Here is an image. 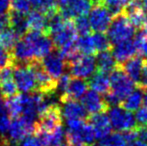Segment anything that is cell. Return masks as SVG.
Returning <instances> with one entry per match:
<instances>
[{
    "instance_id": "6da1fadb",
    "label": "cell",
    "mask_w": 147,
    "mask_h": 146,
    "mask_svg": "<svg viewBox=\"0 0 147 146\" xmlns=\"http://www.w3.org/2000/svg\"><path fill=\"white\" fill-rule=\"evenodd\" d=\"M66 143L70 146H93L96 141L94 132L88 122L81 119L66 120Z\"/></svg>"
},
{
    "instance_id": "7a4b0ae2",
    "label": "cell",
    "mask_w": 147,
    "mask_h": 146,
    "mask_svg": "<svg viewBox=\"0 0 147 146\" xmlns=\"http://www.w3.org/2000/svg\"><path fill=\"white\" fill-rule=\"evenodd\" d=\"M135 29L127 16L122 12L112 18L106 30L107 37L113 46L117 43L130 40L135 34Z\"/></svg>"
},
{
    "instance_id": "3957f363",
    "label": "cell",
    "mask_w": 147,
    "mask_h": 146,
    "mask_svg": "<svg viewBox=\"0 0 147 146\" xmlns=\"http://www.w3.org/2000/svg\"><path fill=\"white\" fill-rule=\"evenodd\" d=\"M110 79V92L113 96L121 104L122 100L128 95L131 91H133L136 87V84L126 75V73L121 69L120 66H117L109 75Z\"/></svg>"
},
{
    "instance_id": "277c9868",
    "label": "cell",
    "mask_w": 147,
    "mask_h": 146,
    "mask_svg": "<svg viewBox=\"0 0 147 146\" xmlns=\"http://www.w3.org/2000/svg\"><path fill=\"white\" fill-rule=\"evenodd\" d=\"M107 111L111 127L116 132H125L137 127L133 113L124 109L120 105L109 107Z\"/></svg>"
},
{
    "instance_id": "5b68a950",
    "label": "cell",
    "mask_w": 147,
    "mask_h": 146,
    "mask_svg": "<svg viewBox=\"0 0 147 146\" xmlns=\"http://www.w3.org/2000/svg\"><path fill=\"white\" fill-rule=\"evenodd\" d=\"M13 78L20 92L31 93L36 91V80L29 63H14Z\"/></svg>"
},
{
    "instance_id": "8992f818",
    "label": "cell",
    "mask_w": 147,
    "mask_h": 146,
    "mask_svg": "<svg viewBox=\"0 0 147 146\" xmlns=\"http://www.w3.org/2000/svg\"><path fill=\"white\" fill-rule=\"evenodd\" d=\"M69 74L74 77L88 79L97 70L94 55H79L67 61Z\"/></svg>"
},
{
    "instance_id": "52a82bcc",
    "label": "cell",
    "mask_w": 147,
    "mask_h": 146,
    "mask_svg": "<svg viewBox=\"0 0 147 146\" xmlns=\"http://www.w3.org/2000/svg\"><path fill=\"white\" fill-rule=\"evenodd\" d=\"M23 38L29 42V44L33 49V52H34L35 59L38 61H41V59L44 58L47 54L52 52L53 47H54L49 35L42 33V32H27L23 36Z\"/></svg>"
},
{
    "instance_id": "ba28073f",
    "label": "cell",
    "mask_w": 147,
    "mask_h": 146,
    "mask_svg": "<svg viewBox=\"0 0 147 146\" xmlns=\"http://www.w3.org/2000/svg\"><path fill=\"white\" fill-rule=\"evenodd\" d=\"M113 15L100 2H95L89 11L88 21L91 30L94 32H105L110 24Z\"/></svg>"
},
{
    "instance_id": "9c48e42d",
    "label": "cell",
    "mask_w": 147,
    "mask_h": 146,
    "mask_svg": "<svg viewBox=\"0 0 147 146\" xmlns=\"http://www.w3.org/2000/svg\"><path fill=\"white\" fill-rule=\"evenodd\" d=\"M33 72H34L35 80H36V91L42 94H53L56 91V83L48 73L42 67L41 62L38 60H34L29 63Z\"/></svg>"
},
{
    "instance_id": "30bf717a",
    "label": "cell",
    "mask_w": 147,
    "mask_h": 146,
    "mask_svg": "<svg viewBox=\"0 0 147 146\" xmlns=\"http://www.w3.org/2000/svg\"><path fill=\"white\" fill-rule=\"evenodd\" d=\"M34 129L35 122L28 120L22 116L16 117L10 122V126L7 132V138L12 142L18 143L25 137L34 133Z\"/></svg>"
},
{
    "instance_id": "8fae6325",
    "label": "cell",
    "mask_w": 147,
    "mask_h": 146,
    "mask_svg": "<svg viewBox=\"0 0 147 146\" xmlns=\"http://www.w3.org/2000/svg\"><path fill=\"white\" fill-rule=\"evenodd\" d=\"M77 32L74 27V23L72 19H66L64 24L59 28L57 31L51 34V40L53 45L58 49L66 45L73 44L77 39Z\"/></svg>"
},
{
    "instance_id": "7c38bea8",
    "label": "cell",
    "mask_w": 147,
    "mask_h": 146,
    "mask_svg": "<svg viewBox=\"0 0 147 146\" xmlns=\"http://www.w3.org/2000/svg\"><path fill=\"white\" fill-rule=\"evenodd\" d=\"M40 62L45 71L56 81L65 72V69L67 67L66 60L59 52H50L44 58L41 59Z\"/></svg>"
},
{
    "instance_id": "4fadbf2b",
    "label": "cell",
    "mask_w": 147,
    "mask_h": 146,
    "mask_svg": "<svg viewBox=\"0 0 147 146\" xmlns=\"http://www.w3.org/2000/svg\"><path fill=\"white\" fill-rule=\"evenodd\" d=\"M81 103L85 108L88 114H96L100 112H106L108 110V105L104 100V97L94 90H88L81 97Z\"/></svg>"
},
{
    "instance_id": "5bb4252c",
    "label": "cell",
    "mask_w": 147,
    "mask_h": 146,
    "mask_svg": "<svg viewBox=\"0 0 147 146\" xmlns=\"http://www.w3.org/2000/svg\"><path fill=\"white\" fill-rule=\"evenodd\" d=\"M88 123L92 127L96 140H100V139L108 136L112 131L108 115L105 114V112L90 115Z\"/></svg>"
},
{
    "instance_id": "9a60e30c",
    "label": "cell",
    "mask_w": 147,
    "mask_h": 146,
    "mask_svg": "<svg viewBox=\"0 0 147 146\" xmlns=\"http://www.w3.org/2000/svg\"><path fill=\"white\" fill-rule=\"evenodd\" d=\"M95 0H74L66 7L61 8V15L66 19H75L79 16H86L92 8Z\"/></svg>"
},
{
    "instance_id": "2e32d148",
    "label": "cell",
    "mask_w": 147,
    "mask_h": 146,
    "mask_svg": "<svg viewBox=\"0 0 147 146\" xmlns=\"http://www.w3.org/2000/svg\"><path fill=\"white\" fill-rule=\"evenodd\" d=\"M60 102L62 103V106H60L62 117H64L66 120H74V119L84 120L87 117L88 113L86 112L81 102L73 99H66Z\"/></svg>"
},
{
    "instance_id": "e0dca14e",
    "label": "cell",
    "mask_w": 147,
    "mask_h": 146,
    "mask_svg": "<svg viewBox=\"0 0 147 146\" xmlns=\"http://www.w3.org/2000/svg\"><path fill=\"white\" fill-rule=\"evenodd\" d=\"M87 88L88 83L85 79L77 77L71 78L66 86L65 91L60 95V101H63L66 99H80L84 95V93L87 91Z\"/></svg>"
},
{
    "instance_id": "ac0fdd59",
    "label": "cell",
    "mask_w": 147,
    "mask_h": 146,
    "mask_svg": "<svg viewBox=\"0 0 147 146\" xmlns=\"http://www.w3.org/2000/svg\"><path fill=\"white\" fill-rule=\"evenodd\" d=\"M11 53L14 59V63H30L36 60L32 47L29 42L23 37L20 40H17V42L12 48Z\"/></svg>"
},
{
    "instance_id": "d6986e66",
    "label": "cell",
    "mask_w": 147,
    "mask_h": 146,
    "mask_svg": "<svg viewBox=\"0 0 147 146\" xmlns=\"http://www.w3.org/2000/svg\"><path fill=\"white\" fill-rule=\"evenodd\" d=\"M145 59L146 58H143V57L139 56V55H137V56L135 55L132 58H130L129 60L122 63L121 65H118L126 73V75L136 84V86L140 82V78H141V73L142 70H143Z\"/></svg>"
},
{
    "instance_id": "ffe728a7",
    "label": "cell",
    "mask_w": 147,
    "mask_h": 146,
    "mask_svg": "<svg viewBox=\"0 0 147 146\" xmlns=\"http://www.w3.org/2000/svg\"><path fill=\"white\" fill-rule=\"evenodd\" d=\"M112 48L113 49L111 50V52H112V55L116 61L117 65H121L125 61L129 60L130 58L135 56L137 53L135 44L131 39L117 43V44L113 45Z\"/></svg>"
},
{
    "instance_id": "44dd1931",
    "label": "cell",
    "mask_w": 147,
    "mask_h": 146,
    "mask_svg": "<svg viewBox=\"0 0 147 146\" xmlns=\"http://www.w3.org/2000/svg\"><path fill=\"white\" fill-rule=\"evenodd\" d=\"M88 86L99 94H105L110 90V79L109 73L96 70L88 78Z\"/></svg>"
},
{
    "instance_id": "7402d4cb",
    "label": "cell",
    "mask_w": 147,
    "mask_h": 146,
    "mask_svg": "<svg viewBox=\"0 0 147 146\" xmlns=\"http://www.w3.org/2000/svg\"><path fill=\"white\" fill-rule=\"evenodd\" d=\"M28 29L47 34V17L39 10L29 11L26 16Z\"/></svg>"
},
{
    "instance_id": "603a6c76",
    "label": "cell",
    "mask_w": 147,
    "mask_h": 146,
    "mask_svg": "<svg viewBox=\"0 0 147 146\" xmlns=\"http://www.w3.org/2000/svg\"><path fill=\"white\" fill-rule=\"evenodd\" d=\"M143 91L144 89L140 86H136L133 91H131L123 100L120 106L124 109L133 112L136 111L143 104Z\"/></svg>"
},
{
    "instance_id": "cb8c5ba5",
    "label": "cell",
    "mask_w": 147,
    "mask_h": 146,
    "mask_svg": "<svg viewBox=\"0 0 147 146\" xmlns=\"http://www.w3.org/2000/svg\"><path fill=\"white\" fill-rule=\"evenodd\" d=\"M95 61H96L97 70H100L102 72L109 73L118 66L112 55L111 49L98 52L97 56L95 57Z\"/></svg>"
},
{
    "instance_id": "d4e9b609",
    "label": "cell",
    "mask_w": 147,
    "mask_h": 146,
    "mask_svg": "<svg viewBox=\"0 0 147 146\" xmlns=\"http://www.w3.org/2000/svg\"><path fill=\"white\" fill-rule=\"evenodd\" d=\"M8 15H9L10 28L13 29V31L18 37H23L29 30L25 14H21L10 10Z\"/></svg>"
},
{
    "instance_id": "484cf974",
    "label": "cell",
    "mask_w": 147,
    "mask_h": 146,
    "mask_svg": "<svg viewBox=\"0 0 147 146\" xmlns=\"http://www.w3.org/2000/svg\"><path fill=\"white\" fill-rule=\"evenodd\" d=\"M76 48L77 51L83 55H95L97 53L95 49L93 39L90 34L87 35H81L76 39Z\"/></svg>"
},
{
    "instance_id": "4316f807",
    "label": "cell",
    "mask_w": 147,
    "mask_h": 146,
    "mask_svg": "<svg viewBox=\"0 0 147 146\" xmlns=\"http://www.w3.org/2000/svg\"><path fill=\"white\" fill-rule=\"evenodd\" d=\"M134 35L135 38L133 42L135 44L137 53L139 54V56L147 58V27L143 26L139 28L138 32Z\"/></svg>"
},
{
    "instance_id": "83f0119b",
    "label": "cell",
    "mask_w": 147,
    "mask_h": 146,
    "mask_svg": "<svg viewBox=\"0 0 147 146\" xmlns=\"http://www.w3.org/2000/svg\"><path fill=\"white\" fill-rule=\"evenodd\" d=\"M18 38L19 37L16 35L13 29H11L10 27L7 28V29L0 32V47L11 51L15 43L17 42Z\"/></svg>"
},
{
    "instance_id": "f1b7e54d",
    "label": "cell",
    "mask_w": 147,
    "mask_h": 146,
    "mask_svg": "<svg viewBox=\"0 0 147 146\" xmlns=\"http://www.w3.org/2000/svg\"><path fill=\"white\" fill-rule=\"evenodd\" d=\"M95 2H100L103 4L114 17L124 11L129 0H95Z\"/></svg>"
},
{
    "instance_id": "f546056e",
    "label": "cell",
    "mask_w": 147,
    "mask_h": 146,
    "mask_svg": "<svg viewBox=\"0 0 147 146\" xmlns=\"http://www.w3.org/2000/svg\"><path fill=\"white\" fill-rule=\"evenodd\" d=\"M126 140L121 132L110 133L108 136L100 139L97 144L93 146H125Z\"/></svg>"
},
{
    "instance_id": "4dcf8cb0",
    "label": "cell",
    "mask_w": 147,
    "mask_h": 146,
    "mask_svg": "<svg viewBox=\"0 0 147 146\" xmlns=\"http://www.w3.org/2000/svg\"><path fill=\"white\" fill-rule=\"evenodd\" d=\"M91 37L93 39V43H94L95 49L97 52L109 50L112 48V45H111L107 35L104 34V32H94Z\"/></svg>"
},
{
    "instance_id": "1f68e13d",
    "label": "cell",
    "mask_w": 147,
    "mask_h": 146,
    "mask_svg": "<svg viewBox=\"0 0 147 146\" xmlns=\"http://www.w3.org/2000/svg\"><path fill=\"white\" fill-rule=\"evenodd\" d=\"M37 10L43 13L47 18L59 12V6L56 0H43L42 3L37 7Z\"/></svg>"
},
{
    "instance_id": "d6a6232c",
    "label": "cell",
    "mask_w": 147,
    "mask_h": 146,
    "mask_svg": "<svg viewBox=\"0 0 147 146\" xmlns=\"http://www.w3.org/2000/svg\"><path fill=\"white\" fill-rule=\"evenodd\" d=\"M74 27L77 32V34L81 35H87L90 33V24H89L88 18L86 16H79V17H76L73 21Z\"/></svg>"
},
{
    "instance_id": "836d02e7",
    "label": "cell",
    "mask_w": 147,
    "mask_h": 146,
    "mask_svg": "<svg viewBox=\"0 0 147 146\" xmlns=\"http://www.w3.org/2000/svg\"><path fill=\"white\" fill-rule=\"evenodd\" d=\"M17 91H18V89L15 84V81H14V78L0 83V93H1V95L3 96V97L9 98V97H11V96L16 95Z\"/></svg>"
},
{
    "instance_id": "e575fe53",
    "label": "cell",
    "mask_w": 147,
    "mask_h": 146,
    "mask_svg": "<svg viewBox=\"0 0 147 146\" xmlns=\"http://www.w3.org/2000/svg\"><path fill=\"white\" fill-rule=\"evenodd\" d=\"M10 6H11L12 11L26 15L30 11L31 4L29 0H11L10 1Z\"/></svg>"
},
{
    "instance_id": "d590c367",
    "label": "cell",
    "mask_w": 147,
    "mask_h": 146,
    "mask_svg": "<svg viewBox=\"0 0 147 146\" xmlns=\"http://www.w3.org/2000/svg\"><path fill=\"white\" fill-rule=\"evenodd\" d=\"M14 63V59L11 51L6 50L0 47V69L7 66H12Z\"/></svg>"
},
{
    "instance_id": "8d00e7d4",
    "label": "cell",
    "mask_w": 147,
    "mask_h": 146,
    "mask_svg": "<svg viewBox=\"0 0 147 146\" xmlns=\"http://www.w3.org/2000/svg\"><path fill=\"white\" fill-rule=\"evenodd\" d=\"M10 116L5 109L0 111V134L5 136L10 126Z\"/></svg>"
},
{
    "instance_id": "74e56055",
    "label": "cell",
    "mask_w": 147,
    "mask_h": 146,
    "mask_svg": "<svg viewBox=\"0 0 147 146\" xmlns=\"http://www.w3.org/2000/svg\"><path fill=\"white\" fill-rule=\"evenodd\" d=\"M135 121L137 127H147V107H139L135 111Z\"/></svg>"
},
{
    "instance_id": "f35d334b",
    "label": "cell",
    "mask_w": 147,
    "mask_h": 146,
    "mask_svg": "<svg viewBox=\"0 0 147 146\" xmlns=\"http://www.w3.org/2000/svg\"><path fill=\"white\" fill-rule=\"evenodd\" d=\"M17 146H42V144L37 137H31L29 135V136L22 139L20 142H18Z\"/></svg>"
},
{
    "instance_id": "ab89813d",
    "label": "cell",
    "mask_w": 147,
    "mask_h": 146,
    "mask_svg": "<svg viewBox=\"0 0 147 146\" xmlns=\"http://www.w3.org/2000/svg\"><path fill=\"white\" fill-rule=\"evenodd\" d=\"M137 86H140L142 88H147V59H145L144 62L143 70L141 73V78H140V82Z\"/></svg>"
},
{
    "instance_id": "60d3db41",
    "label": "cell",
    "mask_w": 147,
    "mask_h": 146,
    "mask_svg": "<svg viewBox=\"0 0 147 146\" xmlns=\"http://www.w3.org/2000/svg\"><path fill=\"white\" fill-rule=\"evenodd\" d=\"M11 10L10 0H0V15L8 14Z\"/></svg>"
},
{
    "instance_id": "b9f144b4",
    "label": "cell",
    "mask_w": 147,
    "mask_h": 146,
    "mask_svg": "<svg viewBox=\"0 0 147 146\" xmlns=\"http://www.w3.org/2000/svg\"><path fill=\"white\" fill-rule=\"evenodd\" d=\"M9 27H10L9 15H8V14L0 15V32L7 29V28H9Z\"/></svg>"
},
{
    "instance_id": "7bdbcfd3",
    "label": "cell",
    "mask_w": 147,
    "mask_h": 146,
    "mask_svg": "<svg viewBox=\"0 0 147 146\" xmlns=\"http://www.w3.org/2000/svg\"><path fill=\"white\" fill-rule=\"evenodd\" d=\"M137 138L147 143V127H136Z\"/></svg>"
},
{
    "instance_id": "ee69618b",
    "label": "cell",
    "mask_w": 147,
    "mask_h": 146,
    "mask_svg": "<svg viewBox=\"0 0 147 146\" xmlns=\"http://www.w3.org/2000/svg\"><path fill=\"white\" fill-rule=\"evenodd\" d=\"M125 146H147V143H145L144 141L140 140L138 138H135L133 140H130L128 142H126Z\"/></svg>"
},
{
    "instance_id": "f6af8a7d",
    "label": "cell",
    "mask_w": 147,
    "mask_h": 146,
    "mask_svg": "<svg viewBox=\"0 0 147 146\" xmlns=\"http://www.w3.org/2000/svg\"><path fill=\"white\" fill-rule=\"evenodd\" d=\"M57 1V4L60 8H64L66 7L67 5H69L71 2H73L74 0H56Z\"/></svg>"
},
{
    "instance_id": "bcb514c9",
    "label": "cell",
    "mask_w": 147,
    "mask_h": 146,
    "mask_svg": "<svg viewBox=\"0 0 147 146\" xmlns=\"http://www.w3.org/2000/svg\"><path fill=\"white\" fill-rule=\"evenodd\" d=\"M9 144V140L6 136L0 134V146H8Z\"/></svg>"
},
{
    "instance_id": "7dc6e473",
    "label": "cell",
    "mask_w": 147,
    "mask_h": 146,
    "mask_svg": "<svg viewBox=\"0 0 147 146\" xmlns=\"http://www.w3.org/2000/svg\"><path fill=\"white\" fill-rule=\"evenodd\" d=\"M42 1L43 0H29V2H30V4L32 6H34L35 8H37L39 5H40L41 3H42Z\"/></svg>"
},
{
    "instance_id": "c3c4849f",
    "label": "cell",
    "mask_w": 147,
    "mask_h": 146,
    "mask_svg": "<svg viewBox=\"0 0 147 146\" xmlns=\"http://www.w3.org/2000/svg\"><path fill=\"white\" fill-rule=\"evenodd\" d=\"M144 91H143V103L144 105L147 107V88H143Z\"/></svg>"
},
{
    "instance_id": "681fc988",
    "label": "cell",
    "mask_w": 147,
    "mask_h": 146,
    "mask_svg": "<svg viewBox=\"0 0 147 146\" xmlns=\"http://www.w3.org/2000/svg\"><path fill=\"white\" fill-rule=\"evenodd\" d=\"M3 109H5V108H4V100H3V98H2L1 93H0V111Z\"/></svg>"
},
{
    "instance_id": "f907efd6",
    "label": "cell",
    "mask_w": 147,
    "mask_h": 146,
    "mask_svg": "<svg viewBox=\"0 0 147 146\" xmlns=\"http://www.w3.org/2000/svg\"><path fill=\"white\" fill-rule=\"evenodd\" d=\"M143 26H145V27H147V12L145 13V19H144V24Z\"/></svg>"
},
{
    "instance_id": "816d5d0a",
    "label": "cell",
    "mask_w": 147,
    "mask_h": 146,
    "mask_svg": "<svg viewBox=\"0 0 147 146\" xmlns=\"http://www.w3.org/2000/svg\"><path fill=\"white\" fill-rule=\"evenodd\" d=\"M62 146H70V145H68V144H67V143H66V144H65V145H62Z\"/></svg>"
}]
</instances>
